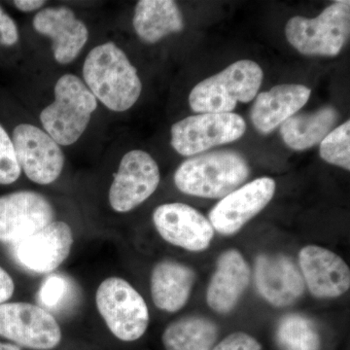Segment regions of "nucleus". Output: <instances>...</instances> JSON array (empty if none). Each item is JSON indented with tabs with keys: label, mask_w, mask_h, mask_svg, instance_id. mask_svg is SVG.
<instances>
[{
	"label": "nucleus",
	"mask_w": 350,
	"mask_h": 350,
	"mask_svg": "<svg viewBox=\"0 0 350 350\" xmlns=\"http://www.w3.org/2000/svg\"><path fill=\"white\" fill-rule=\"evenodd\" d=\"M98 103L114 113L129 111L142 93V82L125 51L114 41L94 46L83 62L81 76Z\"/></svg>",
	"instance_id": "1"
},
{
	"label": "nucleus",
	"mask_w": 350,
	"mask_h": 350,
	"mask_svg": "<svg viewBox=\"0 0 350 350\" xmlns=\"http://www.w3.org/2000/svg\"><path fill=\"white\" fill-rule=\"evenodd\" d=\"M53 94V100L39 112L38 124L64 149L81 139L100 103L75 73L59 76Z\"/></svg>",
	"instance_id": "2"
},
{
	"label": "nucleus",
	"mask_w": 350,
	"mask_h": 350,
	"mask_svg": "<svg viewBox=\"0 0 350 350\" xmlns=\"http://www.w3.org/2000/svg\"><path fill=\"white\" fill-rule=\"evenodd\" d=\"M250 170L241 154L214 151L188 159L175 172L180 192L206 199H223L248 178Z\"/></svg>",
	"instance_id": "3"
},
{
	"label": "nucleus",
	"mask_w": 350,
	"mask_h": 350,
	"mask_svg": "<svg viewBox=\"0 0 350 350\" xmlns=\"http://www.w3.org/2000/svg\"><path fill=\"white\" fill-rule=\"evenodd\" d=\"M259 64L241 59L217 75L200 82L191 91L189 105L197 113H231L238 103H247L256 96L262 81Z\"/></svg>",
	"instance_id": "4"
},
{
	"label": "nucleus",
	"mask_w": 350,
	"mask_h": 350,
	"mask_svg": "<svg viewBox=\"0 0 350 350\" xmlns=\"http://www.w3.org/2000/svg\"><path fill=\"white\" fill-rule=\"evenodd\" d=\"M285 34L288 42L306 56H337L349 38L350 2H334L313 19L291 18Z\"/></svg>",
	"instance_id": "5"
},
{
	"label": "nucleus",
	"mask_w": 350,
	"mask_h": 350,
	"mask_svg": "<svg viewBox=\"0 0 350 350\" xmlns=\"http://www.w3.org/2000/svg\"><path fill=\"white\" fill-rule=\"evenodd\" d=\"M98 312L113 335L123 342H135L149 325V310L142 295L123 278H108L96 290Z\"/></svg>",
	"instance_id": "6"
},
{
	"label": "nucleus",
	"mask_w": 350,
	"mask_h": 350,
	"mask_svg": "<svg viewBox=\"0 0 350 350\" xmlns=\"http://www.w3.org/2000/svg\"><path fill=\"white\" fill-rule=\"evenodd\" d=\"M246 131L243 117L234 113H202L172 126L170 144L177 153L191 157L239 139Z\"/></svg>",
	"instance_id": "7"
},
{
	"label": "nucleus",
	"mask_w": 350,
	"mask_h": 350,
	"mask_svg": "<svg viewBox=\"0 0 350 350\" xmlns=\"http://www.w3.org/2000/svg\"><path fill=\"white\" fill-rule=\"evenodd\" d=\"M18 162L25 176L38 185L59 178L66 165L64 149L34 122H22L10 135Z\"/></svg>",
	"instance_id": "8"
},
{
	"label": "nucleus",
	"mask_w": 350,
	"mask_h": 350,
	"mask_svg": "<svg viewBox=\"0 0 350 350\" xmlns=\"http://www.w3.org/2000/svg\"><path fill=\"white\" fill-rule=\"evenodd\" d=\"M160 181V169L150 154L139 149L126 152L108 190L110 207L115 213H130L155 193Z\"/></svg>",
	"instance_id": "9"
},
{
	"label": "nucleus",
	"mask_w": 350,
	"mask_h": 350,
	"mask_svg": "<svg viewBox=\"0 0 350 350\" xmlns=\"http://www.w3.org/2000/svg\"><path fill=\"white\" fill-rule=\"evenodd\" d=\"M0 337L25 349L52 350L61 344L63 335L49 312L19 301L0 305Z\"/></svg>",
	"instance_id": "10"
},
{
	"label": "nucleus",
	"mask_w": 350,
	"mask_h": 350,
	"mask_svg": "<svg viewBox=\"0 0 350 350\" xmlns=\"http://www.w3.org/2000/svg\"><path fill=\"white\" fill-rule=\"evenodd\" d=\"M55 208L36 191H17L0 196V243H21L54 221Z\"/></svg>",
	"instance_id": "11"
},
{
	"label": "nucleus",
	"mask_w": 350,
	"mask_h": 350,
	"mask_svg": "<svg viewBox=\"0 0 350 350\" xmlns=\"http://www.w3.org/2000/svg\"><path fill=\"white\" fill-rule=\"evenodd\" d=\"M31 25L36 32L49 39L52 56L59 66L75 62L89 42V27L68 6L44 7L34 14Z\"/></svg>",
	"instance_id": "12"
},
{
	"label": "nucleus",
	"mask_w": 350,
	"mask_h": 350,
	"mask_svg": "<svg viewBox=\"0 0 350 350\" xmlns=\"http://www.w3.org/2000/svg\"><path fill=\"white\" fill-rule=\"evenodd\" d=\"M275 193V181L273 178L255 179L223 198L209 213V222L219 234H236L261 213Z\"/></svg>",
	"instance_id": "13"
},
{
	"label": "nucleus",
	"mask_w": 350,
	"mask_h": 350,
	"mask_svg": "<svg viewBox=\"0 0 350 350\" xmlns=\"http://www.w3.org/2000/svg\"><path fill=\"white\" fill-rule=\"evenodd\" d=\"M73 232L64 221H53L36 234L13 245L15 259L27 271L46 275L56 271L71 252Z\"/></svg>",
	"instance_id": "14"
},
{
	"label": "nucleus",
	"mask_w": 350,
	"mask_h": 350,
	"mask_svg": "<svg viewBox=\"0 0 350 350\" xmlns=\"http://www.w3.org/2000/svg\"><path fill=\"white\" fill-rule=\"evenodd\" d=\"M153 223L165 241L193 252L206 250L214 236L209 220L194 207L180 202L157 207Z\"/></svg>",
	"instance_id": "15"
},
{
	"label": "nucleus",
	"mask_w": 350,
	"mask_h": 350,
	"mask_svg": "<svg viewBox=\"0 0 350 350\" xmlns=\"http://www.w3.org/2000/svg\"><path fill=\"white\" fill-rule=\"evenodd\" d=\"M299 264L308 290L317 298H337L349 291L350 271L336 253L317 245L304 247Z\"/></svg>",
	"instance_id": "16"
},
{
	"label": "nucleus",
	"mask_w": 350,
	"mask_h": 350,
	"mask_svg": "<svg viewBox=\"0 0 350 350\" xmlns=\"http://www.w3.org/2000/svg\"><path fill=\"white\" fill-rule=\"evenodd\" d=\"M255 283L262 298L278 308L292 305L306 287L300 269L284 255H260L255 264Z\"/></svg>",
	"instance_id": "17"
},
{
	"label": "nucleus",
	"mask_w": 350,
	"mask_h": 350,
	"mask_svg": "<svg viewBox=\"0 0 350 350\" xmlns=\"http://www.w3.org/2000/svg\"><path fill=\"white\" fill-rule=\"evenodd\" d=\"M250 282V269L238 250L225 251L219 256L216 271L206 291L208 306L218 313L234 310Z\"/></svg>",
	"instance_id": "18"
},
{
	"label": "nucleus",
	"mask_w": 350,
	"mask_h": 350,
	"mask_svg": "<svg viewBox=\"0 0 350 350\" xmlns=\"http://www.w3.org/2000/svg\"><path fill=\"white\" fill-rule=\"evenodd\" d=\"M310 88L299 84H282L258 94L251 121L258 131L268 135L296 114L310 98Z\"/></svg>",
	"instance_id": "19"
},
{
	"label": "nucleus",
	"mask_w": 350,
	"mask_h": 350,
	"mask_svg": "<svg viewBox=\"0 0 350 350\" xmlns=\"http://www.w3.org/2000/svg\"><path fill=\"white\" fill-rule=\"evenodd\" d=\"M195 280L194 271L185 265L170 260L158 262L151 273L154 304L163 312H178L187 304Z\"/></svg>",
	"instance_id": "20"
},
{
	"label": "nucleus",
	"mask_w": 350,
	"mask_h": 350,
	"mask_svg": "<svg viewBox=\"0 0 350 350\" xmlns=\"http://www.w3.org/2000/svg\"><path fill=\"white\" fill-rule=\"evenodd\" d=\"M133 27L140 40L156 44L183 31V16L172 0H140L135 7Z\"/></svg>",
	"instance_id": "21"
},
{
	"label": "nucleus",
	"mask_w": 350,
	"mask_h": 350,
	"mask_svg": "<svg viewBox=\"0 0 350 350\" xmlns=\"http://www.w3.org/2000/svg\"><path fill=\"white\" fill-rule=\"evenodd\" d=\"M335 107H324L313 113L293 115L280 126V135L288 147L296 151L312 148L320 144L337 124Z\"/></svg>",
	"instance_id": "22"
},
{
	"label": "nucleus",
	"mask_w": 350,
	"mask_h": 350,
	"mask_svg": "<svg viewBox=\"0 0 350 350\" xmlns=\"http://www.w3.org/2000/svg\"><path fill=\"white\" fill-rule=\"evenodd\" d=\"M218 328L211 320L190 317L176 320L163 334L165 350H213Z\"/></svg>",
	"instance_id": "23"
},
{
	"label": "nucleus",
	"mask_w": 350,
	"mask_h": 350,
	"mask_svg": "<svg viewBox=\"0 0 350 350\" xmlns=\"http://www.w3.org/2000/svg\"><path fill=\"white\" fill-rule=\"evenodd\" d=\"M276 340L283 350H319L321 345L314 323L296 313L288 314L280 320Z\"/></svg>",
	"instance_id": "24"
},
{
	"label": "nucleus",
	"mask_w": 350,
	"mask_h": 350,
	"mask_svg": "<svg viewBox=\"0 0 350 350\" xmlns=\"http://www.w3.org/2000/svg\"><path fill=\"white\" fill-rule=\"evenodd\" d=\"M320 157L325 162L350 170V122L334 129L320 142Z\"/></svg>",
	"instance_id": "25"
},
{
	"label": "nucleus",
	"mask_w": 350,
	"mask_h": 350,
	"mask_svg": "<svg viewBox=\"0 0 350 350\" xmlns=\"http://www.w3.org/2000/svg\"><path fill=\"white\" fill-rule=\"evenodd\" d=\"M22 174L10 135L0 124V185L15 183Z\"/></svg>",
	"instance_id": "26"
},
{
	"label": "nucleus",
	"mask_w": 350,
	"mask_h": 350,
	"mask_svg": "<svg viewBox=\"0 0 350 350\" xmlns=\"http://www.w3.org/2000/svg\"><path fill=\"white\" fill-rule=\"evenodd\" d=\"M72 285L68 278L62 275L48 276L38 292L39 301L46 308L55 310L64 306L70 296Z\"/></svg>",
	"instance_id": "27"
},
{
	"label": "nucleus",
	"mask_w": 350,
	"mask_h": 350,
	"mask_svg": "<svg viewBox=\"0 0 350 350\" xmlns=\"http://www.w3.org/2000/svg\"><path fill=\"white\" fill-rule=\"evenodd\" d=\"M213 350H262V347L248 334L237 332L226 337Z\"/></svg>",
	"instance_id": "28"
},
{
	"label": "nucleus",
	"mask_w": 350,
	"mask_h": 350,
	"mask_svg": "<svg viewBox=\"0 0 350 350\" xmlns=\"http://www.w3.org/2000/svg\"><path fill=\"white\" fill-rule=\"evenodd\" d=\"M20 41V31L17 23L0 6V45L11 48Z\"/></svg>",
	"instance_id": "29"
},
{
	"label": "nucleus",
	"mask_w": 350,
	"mask_h": 350,
	"mask_svg": "<svg viewBox=\"0 0 350 350\" xmlns=\"http://www.w3.org/2000/svg\"><path fill=\"white\" fill-rule=\"evenodd\" d=\"M15 292V283L8 273L0 267V305L12 298Z\"/></svg>",
	"instance_id": "30"
},
{
	"label": "nucleus",
	"mask_w": 350,
	"mask_h": 350,
	"mask_svg": "<svg viewBox=\"0 0 350 350\" xmlns=\"http://www.w3.org/2000/svg\"><path fill=\"white\" fill-rule=\"evenodd\" d=\"M12 3L20 12L36 14L46 7L48 2L45 0H15Z\"/></svg>",
	"instance_id": "31"
},
{
	"label": "nucleus",
	"mask_w": 350,
	"mask_h": 350,
	"mask_svg": "<svg viewBox=\"0 0 350 350\" xmlns=\"http://www.w3.org/2000/svg\"><path fill=\"white\" fill-rule=\"evenodd\" d=\"M0 350H22L20 345L0 342Z\"/></svg>",
	"instance_id": "32"
}]
</instances>
